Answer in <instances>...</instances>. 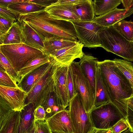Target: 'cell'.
Segmentation results:
<instances>
[{"mask_svg":"<svg viewBox=\"0 0 133 133\" xmlns=\"http://www.w3.org/2000/svg\"><path fill=\"white\" fill-rule=\"evenodd\" d=\"M51 61L49 55L45 54L37 56L30 60L18 72L21 82L28 74Z\"/></svg>","mask_w":133,"mask_h":133,"instance_id":"22","label":"cell"},{"mask_svg":"<svg viewBox=\"0 0 133 133\" xmlns=\"http://www.w3.org/2000/svg\"><path fill=\"white\" fill-rule=\"evenodd\" d=\"M109 102H111V101L104 80L97 65L95 78L94 108Z\"/></svg>","mask_w":133,"mask_h":133,"instance_id":"20","label":"cell"},{"mask_svg":"<svg viewBox=\"0 0 133 133\" xmlns=\"http://www.w3.org/2000/svg\"><path fill=\"white\" fill-rule=\"evenodd\" d=\"M80 59L79 62L82 70L90 84L95 97L97 59L91 55L84 54L83 56Z\"/></svg>","mask_w":133,"mask_h":133,"instance_id":"19","label":"cell"},{"mask_svg":"<svg viewBox=\"0 0 133 133\" xmlns=\"http://www.w3.org/2000/svg\"><path fill=\"white\" fill-rule=\"evenodd\" d=\"M74 4L55 3L45 7L44 10L53 18L70 21H80Z\"/></svg>","mask_w":133,"mask_h":133,"instance_id":"14","label":"cell"},{"mask_svg":"<svg viewBox=\"0 0 133 133\" xmlns=\"http://www.w3.org/2000/svg\"><path fill=\"white\" fill-rule=\"evenodd\" d=\"M27 1L26 0H0V6L6 7L9 4Z\"/></svg>","mask_w":133,"mask_h":133,"instance_id":"41","label":"cell"},{"mask_svg":"<svg viewBox=\"0 0 133 133\" xmlns=\"http://www.w3.org/2000/svg\"><path fill=\"white\" fill-rule=\"evenodd\" d=\"M46 120L51 133H75L66 109L57 112Z\"/></svg>","mask_w":133,"mask_h":133,"instance_id":"13","label":"cell"},{"mask_svg":"<svg viewBox=\"0 0 133 133\" xmlns=\"http://www.w3.org/2000/svg\"><path fill=\"white\" fill-rule=\"evenodd\" d=\"M131 7H133V0H132Z\"/></svg>","mask_w":133,"mask_h":133,"instance_id":"45","label":"cell"},{"mask_svg":"<svg viewBox=\"0 0 133 133\" xmlns=\"http://www.w3.org/2000/svg\"><path fill=\"white\" fill-rule=\"evenodd\" d=\"M18 21L29 24L44 39L56 36L78 40L74 26L71 21L52 18L44 9L20 15Z\"/></svg>","mask_w":133,"mask_h":133,"instance_id":"2","label":"cell"},{"mask_svg":"<svg viewBox=\"0 0 133 133\" xmlns=\"http://www.w3.org/2000/svg\"><path fill=\"white\" fill-rule=\"evenodd\" d=\"M79 40L74 41L62 37L54 36L45 38L44 41L46 54L49 55L51 52L63 48L77 44Z\"/></svg>","mask_w":133,"mask_h":133,"instance_id":"23","label":"cell"},{"mask_svg":"<svg viewBox=\"0 0 133 133\" xmlns=\"http://www.w3.org/2000/svg\"><path fill=\"white\" fill-rule=\"evenodd\" d=\"M113 26L127 40L133 42V21L122 20Z\"/></svg>","mask_w":133,"mask_h":133,"instance_id":"30","label":"cell"},{"mask_svg":"<svg viewBox=\"0 0 133 133\" xmlns=\"http://www.w3.org/2000/svg\"><path fill=\"white\" fill-rule=\"evenodd\" d=\"M125 104L127 106L133 107V94L125 101Z\"/></svg>","mask_w":133,"mask_h":133,"instance_id":"44","label":"cell"},{"mask_svg":"<svg viewBox=\"0 0 133 133\" xmlns=\"http://www.w3.org/2000/svg\"><path fill=\"white\" fill-rule=\"evenodd\" d=\"M114 62L119 70L128 80L133 90V64L125 59L115 58Z\"/></svg>","mask_w":133,"mask_h":133,"instance_id":"29","label":"cell"},{"mask_svg":"<svg viewBox=\"0 0 133 133\" xmlns=\"http://www.w3.org/2000/svg\"><path fill=\"white\" fill-rule=\"evenodd\" d=\"M30 2L46 7L57 2L58 0H26Z\"/></svg>","mask_w":133,"mask_h":133,"instance_id":"40","label":"cell"},{"mask_svg":"<svg viewBox=\"0 0 133 133\" xmlns=\"http://www.w3.org/2000/svg\"><path fill=\"white\" fill-rule=\"evenodd\" d=\"M0 51L17 73L29 60L45 54L40 50L23 43L0 45Z\"/></svg>","mask_w":133,"mask_h":133,"instance_id":"4","label":"cell"},{"mask_svg":"<svg viewBox=\"0 0 133 133\" xmlns=\"http://www.w3.org/2000/svg\"><path fill=\"white\" fill-rule=\"evenodd\" d=\"M0 85L13 88L19 87L4 70H0Z\"/></svg>","mask_w":133,"mask_h":133,"instance_id":"34","label":"cell"},{"mask_svg":"<svg viewBox=\"0 0 133 133\" xmlns=\"http://www.w3.org/2000/svg\"><path fill=\"white\" fill-rule=\"evenodd\" d=\"M0 70H4L11 78L17 83L18 85L20 82V79L18 73L1 51Z\"/></svg>","mask_w":133,"mask_h":133,"instance_id":"31","label":"cell"},{"mask_svg":"<svg viewBox=\"0 0 133 133\" xmlns=\"http://www.w3.org/2000/svg\"><path fill=\"white\" fill-rule=\"evenodd\" d=\"M82 0H58L56 3L75 4Z\"/></svg>","mask_w":133,"mask_h":133,"instance_id":"43","label":"cell"},{"mask_svg":"<svg viewBox=\"0 0 133 133\" xmlns=\"http://www.w3.org/2000/svg\"><path fill=\"white\" fill-rule=\"evenodd\" d=\"M132 14L133 7L123 9L116 8L103 15L95 17L92 21L103 28H107L113 26Z\"/></svg>","mask_w":133,"mask_h":133,"instance_id":"15","label":"cell"},{"mask_svg":"<svg viewBox=\"0 0 133 133\" xmlns=\"http://www.w3.org/2000/svg\"><path fill=\"white\" fill-rule=\"evenodd\" d=\"M84 45L78 43L54 51L49 55L52 61L60 64H70L75 59L81 58L84 53L82 50Z\"/></svg>","mask_w":133,"mask_h":133,"instance_id":"12","label":"cell"},{"mask_svg":"<svg viewBox=\"0 0 133 133\" xmlns=\"http://www.w3.org/2000/svg\"><path fill=\"white\" fill-rule=\"evenodd\" d=\"M75 89L81 96L85 110L90 113L94 108V96L90 84L83 74L79 62L70 64Z\"/></svg>","mask_w":133,"mask_h":133,"instance_id":"7","label":"cell"},{"mask_svg":"<svg viewBox=\"0 0 133 133\" xmlns=\"http://www.w3.org/2000/svg\"><path fill=\"white\" fill-rule=\"evenodd\" d=\"M122 0H94L93 4L95 15H103L117 8Z\"/></svg>","mask_w":133,"mask_h":133,"instance_id":"28","label":"cell"},{"mask_svg":"<svg viewBox=\"0 0 133 133\" xmlns=\"http://www.w3.org/2000/svg\"><path fill=\"white\" fill-rule=\"evenodd\" d=\"M122 1L124 8L128 9L131 7L132 0H122Z\"/></svg>","mask_w":133,"mask_h":133,"instance_id":"42","label":"cell"},{"mask_svg":"<svg viewBox=\"0 0 133 133\" xmlns=\"http://www.w3.org/2000/svg\"><path fill=\"white\" fill-rule=\"evenodd\" d=\"M53 66L51 70L42 78L27 94L25 105L32 103L35 106L42 96L53 82L52 77Z\"/></svg>","mask_w":133,"mask_h":133,"instance_id":"18","label":"cell"},{"mask_svg":"<svg viewBox=\"0 0 133 133\" xmlns=\"http://www.w3.org/2000/svg\"><path fill=\"white\" fill-rule=\"evenodd\" d=\"M101 47L130 62H133V42L124 37L113 26L103 28L99 32Z\"/></svg>","mask_w":133,"mask_h":133,"instance_id":"3","label":"cell"},{"mask_svg":"<svg viewBox=\"0 0 133 133\" xmlns=\"http://www.w3.org/2000/svg\"><path fill=\"white\" fill-rule=\"evenodd\" d=\"M53 63H47L25 76L18 84L28 94L35 84L52 69Z\"/></svg>","mask_w":133,"mask_h":133,"instance_id":"17","label":"cell"},{"mask_svg":"<svg viewBox=\"0 0 133 133\" xmlns=\"http://www.w3.org/2000/svg\"><path fill=\"white\" fill-rule=\"evenodd\" d=\"M27 93L20 87L0 85V98L14 110L21 111L26 105Z\"/></svg>","mask_w":133,"mask_h":133,"instance_id":"11","label":"cell"},{"mask_svg":"<svg viewBox=\"0 0 133 133\" xmlns=\"http://www.w3.org/2000/svg\"><path fill=\"white\" fill-rule=\"evenodd\" d=\"M52 77L55 90L58 101L65 109L70 101L68 85V74L69 65L59 64L52 61Z\"/></svg>","mask_w":133,"mask_h":133,"instance_id":"9","label":"cell"},{"mask_svg":"<svg viewBox=\"0 0 133 133\" xmlns=\"http://www.w3.org/2000/svg\"><path fill=\"white\" fill-rule=\"evenodd\" d=\"M7 7L21 15L38 11L44 9L45 8L29 1L12 3L8 5Z\"/></svg>","mask_w":133,"mask_h":133,"instance_id":"26","label":"cell"},{"mask_svg":"<svg viewBox=\"0 0 133 133\" xmlns=\"http://www.w3.org/2000/svg\"><path fill=\"white\" fill-rule=\"evenodd\" d=\"M90 114L94 128L99 129H110L123 117L111 102L94 108Z\"/></svg>","mask_w":133,"mask_h":133,"instance_id":"6","label":"cell"},{"mask_svg":"<svg viewBox=\"0 0 133 133\" xmlns=\"http://www.w3.org/2000/svg\"><path fill=\"white\" fill-rule=\"evenodd\" d=\"M68 107L75 133H92L94 128L90 113L85 110L82 98L77 92L70 101Z\"/></svg>","mask_w":133,"mask_h":133,"instance_id":"5","label":"cell"},{"mask_svg":"<svg viewBox=\"0 0 133 133\" xmlns=\"http://www.w3.org/2000/svg\"><path fill=\"white\" fill-rule=\"evenodd\" d=\"M21 111L12 110L0 98V133H19Z\"/></svg>","mask_w":133,"mask_h":133,"instance_id":"10","label":"cell"},{"mask_svg":"<svg viewBox=\"0 0 133 133\" xmlns=\"http://www.w3.org/2000/svg\"><path fill=\"white\" fill-rule=\"evenodd\" d=\"M92 0H82L74 5L80 21H92L95 18Z\"/></svg>","mask_w":133,"mask_h":133,"instance_id":"25","label":"cell"},{"mask_svg":"<svg viewBox=\"0 0 133 133\" xmlns=\"http://www.w3.org/2000/svg\"><path fill=\"white\" fill-rule=\"evenodd\" d=\"M14 22L0 16V36L7 33Z\"/></svg>","mask_w":133,"mask_h":133,"instance_id":"37","label":"cell"},{"mask_svg":"<svg viewBox=\"0 0 133 133\" xmlns=\"http://www.w3.org/2000/svg\"><path fill=\"white\" fill-rule=\"evenodd\" d=\"M129 128V125L126 119L123 117L116 123L111 128L113 133H120L125 131Z\"/></svg>","mask_w":133,"mask_h":133,"instance_id":"35","label":"cell"},{"mask_svg":"<svg viewBox=\"0 0 133 133\" xmlns=\"http://www.w3.org/2000/svg\"></svg>","mask_w":133,"mask_h":133,"instance_id":"46","label":"cell"},{"mask_svg":"<svg viewBox=\"0 0 133 133\" xmlns=\"http://www.w3.org/2000/svg\"><path fill=\"white\" fill-rule=\"evenodd\" d=\"M97 65L111 103L125 119L127 107L125 102L133 94V90L130 83L114 60L98 61Z\"/></svg>","mask_w":133,"mask_h":133,"instance_id":"1","label":"cell"},{"mask_svg":"<svg viewBox=\"0 0 133 133\" xmlns=\"http://www.w3.org/2000/svg\"><path fill=\"white\" fill-rule=\"evenodd\" d=\"M125 119L129 126L128 130L130 132L133 133V107L127 106Z\"/></svg>","mask_w":133,"mask_h":133,"instance_id":"38","label":"cell"},{"mask_svg":"<svg viewBox=\"0 0 133 133\" xmlns=\"http://www.w3.org/2000/svg\"><path fill=\"white\" fill-rule=\"evenodd\" d=\"M18 43H23V38L21 24L17 21L14 23L7 33L0 36V45Z\"/></svg>","mask_w":133,"mask_h":133,"instance_id":"24","label":"cell"},{"mask_svg":"<svg viewBox=\"0 0 133 133\" xmlns=\"http://www.w3.org/2000/svg\"><path fill=\"white\" fill-rule=\"evenodd\" d=\"M42 106L43 107L45 111V119L50 117L57 112L65 109L58 101L54 88Z\"/></svg>","mask_w":133,"mask_h":133,"instance_id":"27","label":"cell"},{"mask_svg":"<svg viewBox=\"0 0 133 133\" xmlns=\"http://www.w3.org/2000/svg\"><path fill=\"white\" fill-rule=\"evenodd\" d=\"M18 21L20 22L22 28L23 43L40 50L46 54L44 39L42 36L28 24L22 21Z\"/></svg>","mask_w":133,"mask_h":133,"instance_id":"16","label":"cell"},{"mask_svg":"<svg viewBox=\"0 0 133 133\" xmlns=\"http://www.w3.org/2000/svg\"><path fill=\"white\" fill-rule=\"evenodd\" d=\"M34 104L30 103L26 105L21 113V118L19 133H34Z\"/></svg>","mask_w":133,"mask_h":133,"instance_id":"21","label":"cell"},{"mask_svg":"<svg viewBox=\"0 0 133 133\" xmlns=\"http://www.w3.org/2000/svg\"><path fill=\"white\" fill-rule=\"evenodd\" d=\"M71 21L74 26L77 38L85 47H101L99 34L103 27L92 21Z\"/></svg>","mask_w":133,"mask_h":133,"instance_id":"8","label":"cell"},{"mask_svg":"<svg viewBox=\"0 0 133 133\" xmlns=\"http://www.w3.org/2000/svg\"><path fill=\"white\" fill-rule=\"evenodd\" d=\"M35 120L45 119V113L43 107L39 105L36 108L34 111Z\"/></svg>","mask_w":133,"mask_h":133,"instance_id":"39","label":"cell"},{"mask_svg":"<svg viewBox=\"0 0 133 133\" xmlns=\"http://www.w3.org/2000/svg\"><path fill=\"white\" fill-rule=\"evenodd\" d=\"M51 133L45 119L35 120L33 133Z\"/></svg>","mask_w":133,"mask_h":133,"instance_id":"33","label":"cell"},{"mask_svg":"<svg viewBox=\"0 0 133 133\" xmlns=\"http://www.w3.org/2000/svg\"><path fill=\"white\" fill-rule=\"evenodd\" d=\"M68 85L70 101L77 93L75 88L70 64L69 65L68 71Z\"/></svg>","mask_w":133,"mask_h":133,"instance_id":"36","label":"cell"},{"mask_svg":"<svg viewBox=\"0 0 133 133\" xmlns=\"http://www.w3.org/2000/svg\"><path fill=\"white\" fill-rule=\"evenodd\" d=\"M0 16L14 22L18 20L20 14L6 7L0 6Z\"/></svg>","mask_w":133,"mask_h":133,"instance_id":"32","label":"cell"}]
</instances>
